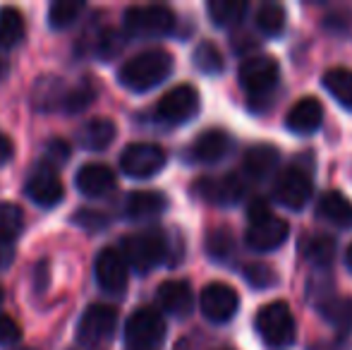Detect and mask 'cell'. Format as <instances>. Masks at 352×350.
Returning <instances> with one entry per match:
<instances>
[{
  "label": "cell",
  "mask_w": 352,
  "mask_h": 350,
  "mask_svg": "<svg viewBox=\"0 0 352 350\" xmlns=\"http://www.w3.org/2000/svg\"><path fill=\"white\" fill-rule=\"evenodd\" d=\"M302 252H305L307 262L319 266V269L321 266H329L336 257V240L324 233L311 235V238L305 243V248H302Z\"/></svg>",
  "instance_id": "29"
},
{
  "label": "cell",
  "mask_w": 352,
  "mask_h": 350,
  "mask_svg": "<svg viewBox=\"0 0 352 350\" xmlns=\"http://www.w3.org/2000/svg\"><path fill=\"white\" fill-rule=\"evenodd\" d=\"M158 307L173 317H187L195 307V295L187 281H166L158 285L156 293Z\"/></svg>",
  "instance_id": "17"
},
{
  "label": "cell",
  "mask_w": 352,
  "mask_h": 350,
  "mask_svg": "<svg viewBox=\"0 0 352 350\" xmlns=\"http://www.w3.org/2000/svg\"><path fill=\"white\" fill-rule=\"evenodd\" d=\"M63 98H65V87L58 77H41L34 87V108L43 113L60 111Z\"/></svg>",
  "instance_id": "24"
},
{
  "label": "cell",
  "mask_w": 352,
  "mask_h": 350,
  "mask_svg": "<svg viewBox=\"0 0 352 350\" xmlns=\"http://www.w3.org/2000/svg\"><path fill=\"white\" fill-rule=\"evenodd\" d=\"M316 214L326 221V223L336 226V228H352V201L343 192L331 190L326 195H321Z\"/></svg>",
  "instance_id": "22"
},
{
  "label": "cell",
  "mask_w": 352,
  "mask_h": 350,
  "mask_svg": "<svg viewBox=\"0 0 352 350\" xmlns=\"http://www.w3.org/2000/svg\"><path fill=\"white\" fill-rule=\"evenodd\" d=\"M237 77L250 96H266L278 85L280 67L271 56H250L242 61Z\"/></svg>",
  "instance_id": "9"
},
{
  "label": "cell",
  "mask_w": 352,
  "mask_h": 350,
  "mask_svg": "<svg viewBox=\"0 0 352 350\" xmlns=\"http://www.w3.org/2000/svg\"><path fill=\"white\" fill-rule=\"evenodd\" d=\"M14 259V245L0 243V269H8Z\"/></svg>",
  "instance_id": "43"
},
{
  "label": "cell",
  "mask_w": 352,
  "mask_h": 350,
  "mask_svg": "<svg viewBox=\"0 0 352 350\" xmlns=\"http://www.w3.org/2000/svg\"><path fill=\"white\" fill-rule=\"evenodd\" d=\"M247 10L250 5L245 0H211L206 5V12L216 27H235L245 19Z\"/></svg>",
  "instance_id": "25"
},
{
  "label": "cell",
  "mask_w": 352,
  "mask_h": 350,
  "mask_svg": "<svg viewBox=\"0 0 352 350\" xmlns=\"http://www.w3.org/2000/svg\"><path fill=\"white\" fill-rule=\"evenodd\" d=\"M127 266L137 269L140 274H148L151 269H156L161 262H166L168 257V238L163 230L148 228L140 230V233H132L127 238H122L120 250Z\"/></svg>",
  "instance_id": "2"
},
{
  "label": "cell",
  "mask_w": 352,
  "mask_h": 350,
  "mask_svg": "<svg viewBox=\"0 0 352 350\" xmlns=\"http://www.w3.org/2000/svg\"><path fill=\"white\" fill-rule=\"evenodd\" d=\"M314 182L302 166H287L274 180V199L290 211H300L311 199Z\"/></svg>",
  "instance_id": "7"
},
{
  "label": "cell",
  "mask_w": 352,
  "mask_h": 350,
  "mask_svg": "<svg viewBox=\"0 0 352 350\" xmlns=\"http://www.w3.org/2000/svg\"><path fill=\"white\" fill-rule=\"evenodd\" d=\"M27 195L34 204L51 209V206H58L63 201L65 187H63V180L51 166H38L27 177Z\"/></svg>",
  "instance_id": "14"
},
{
  "label": "cell",
  "mask_w": 352,
  "mask_h": 350,
  "mask_svg": "<svg viewBox=\"0 0 352 350\" xmlns=\"http://www.w3.org/2000/svg\"><path fill=\"white\" fill-rule=\"evenodd\" d=\"M74 223H79L82 228L87 230H103L108 226V216L101 214V211H94V209H79V214H74Z\"/></svg>",
  "instance_id": "38"
},
{
  "label": "cell",
  "mask_w": 352,
  "mask_h": 350,
  "mask_svg": "<svg viewBox=\"0 0 352 350\" xmlns=\"http://www.w3.org/2000/svg\"><path fill=\"white\" fill-rule=\"evenodd\" d=\"M24 228V214L12 201H0V243L14 245Z\"/></svg>",
  "instance_id": "30"
},
{
  "label": "cell",
  "mask_w": 352,
  "mask_h": 350,
  "mask_svg": "<svg viewBox=\"0 0 352 350\" xmlns=\"http://www.w3.org/2000/svg\"><path fill=\"white\" fill-rule=\"evenodd\" d=\"M175 14L166 5H135L125 12V32L132 39H161L173 34Z\"/></svg>",
  "instance_id": "3"
},
{
  "label": "cell",
  "mask_w": 352,
  "mask_h": 350,
  "mask_svg": "<svg viewBox=\"0 0 352 350\" xmlns=\"http://www.w3.org/2000/svg\"><path fill=\"white\" fill-rule=\"evenodd\" d=\"M168 209V197L156 190H137L125 199V216L132 221H148Z\"/></svg>",
  "instance_id": "21"
},
{
  "label": "cell",
  "mask_w": 352,
  "mask_h": 350,
  "mask_svg": "<svg viewBox=\"0 0 352 350\" xmlns=\"http://www.w3.org/2000/svg\"><path fill=\"white\" fill-rule=\"evenodd\" d=\"M287 235H290L287 221L269 214L259 221H252L245 243H247V248L254 250V252H271V250H278L280 245L285 243Z\"/></svg>",
  "instance_id": "13"
},
{
  "label": "cell",
  "mask_w": 352,
  "mask_h": 350,
  "mask_svg": "<svg viewBox=\"0 0 352 350\" xmlns=\"http://www.w3.org/2000/svg\"><path fill=\"white\" fill-rule=\"evenodd\" d=\"M118 329V314L108 305H89L77 324V343L87 350L106 346Z\"/></svg>",
  "instance_id": "5"
},
{
  "label": "cell",
  "mask_w": 352,
  "mask_h": 350,
  "mask_svg": "<svg viewBox=\"0 0 352 350\" xmlns=\"http://www.w3.org/2000/svg\"><path fill=\"white\" fill-rule=\"evenodd\" d=\"M206 250H209V257L216 259V262L230 259L232 250H235V240H232L230 230H226V228L211 230L209 238H206Z\"/></svg>",
  "instance_id": "35"
},
{
  "label": "cell",
  "mask_w": 352,
  "mask_h": 350,
  "mask_svg": "<svg viewBox=\"0 0 352 350\" xmlns=\"http://www.w3.org/2000/svg\"><path fill=\"white\" fill-rule=\"evenodd\" d=\"M245 278L250 285H254V288H271V285H276V281H278V276H276V271L271 269L269 264H247L245 266Z\"/></svg>",
  "instance_id": "37"
},
{
  "label": "cell",
  "mask_w": 352,
  "mask_h": 350,
  "mask_svg": "<svg viewBox=\"0 0 352 350\" xmlns=\"http://www.w3.org/2000/svg\"><path fill=\"white\" fill-rule=\"evenodd\" d=\"M168 156L166 149L153 142H137L130 144L120 156V171L127 177H137V180H146L161 173L163 166H166Z\"/></svg>",
  "instance_id": "8"
},
{
  "label": "cell",
  "mask_w": 352,
  "mask_h": 350,
  "mask_svg": "<svg viewBox=\"0 0 352 350\" xmlns=\"http://www.w3.org/2000/svg\"><path fill=\"white\" fill-rule=\"evenodd\" d=\"M24 39V17L19 10L5 8L0 12V48H14Z\"/></svg>",
  "instance_id": "28"
},
{
  "label": "cell",
  "mask_w": 352,
  "mask_h": 350,
  "mask_svg": "<svg viewBox=\"0 0 352 350\" xmlns=\"http://www.w3.org/2000/svg\"><path fill=\"white\" fill-rule=\"evenodd\" d=\"M256 333L269 348H287L295 341V317L285 303H269L256 312Z\"/></svg>",
  "instance_id": "4"
},
{
  "label": "cell",
  "mask_w": 352,
  "mask_h": 350,
  "mask_svg": "<svg viewBox=\"0 0 352 350\" xmlns=\"http://www.w3.org/2000/svg\"><path fill=\"white\" fill-rule=\"evenodd\" d=\"M130 266L125 264L122 254L116 248H106L96 257L94 271H96V281L108 295H122L127 290V281H130Z\"/></svg>",
  "instance_id": "12"
},
{
  "label": "cell",
  "mask_w": 352,
  "mask_h": 350,
  "mask_svg": "<svg viewBox=\"0 0 352 350\" xmlns=\"http://www.w3.org/2000/svg\"><path fill=\"white\" fill-rule=\"evenodd\" d=\"M116 135H118L116 122H113L111 118H91V120H87L82 127H79L77 140H79V144H82L84 149L103 151V149H108V146L113 144Z\"/></svg>",
  "instance_id": "23"
},
{
  "label": "cell",
  "mask_w": 352,
  "mask_h": 350,
  "mask_svg": "<svg viewBox=\"0 0 352 350\" xmlns=\"http://www.w3.org/2000/svg\"><path fill=\"white\" fill-rule=\"evenodd\" d=\"M82 12H84L82 0H56L48 8V24L53 29H67L77 22Z\"/></svg>",
  "instance_id": "31"
},
{
  "label": "cell",
  "mask_w": 352,
  "mask_h": 350,
  "mask_svg": "<svg viewBox=\"0 0 352 350\" xmlns=\"http://www.w3.org/2000/svg\"><path fill=\"white\" fill-rule=\"evenodd\" d=\"M22 338V329L8 314H0V348L3 346H14Z\"/></svg>",
  "instance_id": "40"
},
{
  "label": "cell",
  "mask_w": 352,
  "mask_h": 350,
  "mask_svg": "<svg viewBox=\"0 0 352 350\" xmlns=\"http://www.w3.org/2000/svg\"><path fill=\"white\" fill-rule=\"evenodd\" d=\"M122 46H125V39L116 29H103L96 39V53L101 56V61H113L122 51Z\"/></svg>",
  "instance_id": "36"
},
{
  "label": "cell",
  "mask_w": 352,
  "mask_h": 350,
  "mask_svg": "<svg viewBox=\"0 0 352 350\" xmlns=\"http://www.w3.org/2000/svg\"><path fill=\"white\" fill-rule=\"evenodd\" d=\"M43 154H46V166H60L65 164L67 159H70V144H67L65 140H51L46 144V149H43Z\"/></svg>",
  "instance_id": "39"
},
{
  "label": "cell",
  "mask_w": 352,
  "mask_h": 350,
  "mask_svg": "<svg viewBox=\"0 0 352 350\" xmlns=\"http://www.w3.org/2000/svg\"><path fill=\"white\" fill-rule=\"evenodd\" d=\"M12 156H14L12 140H10L8 135H3V132H0V166L10 164V161H12Z\"/></svg>",
  "instance_id": "41"
},
{
  "label": "cell",
  "mask_w": 352,
  "mask_h": 350,
  "mask_svg": "<svg viewBox=\"0 0 352 350\" xmlns=\"http://www.w3.org/2000/svg\"><path fill=\"white\" fill-rule=\"evenodd\" d=\"M321 122H324V106L314 96L300 98L285 116L287 130L295 135H311L319 130Z\"/></svg>",
  "instance_id": "19"
},
{
  "label": "cell",
  "mask_w": 352,
  "mask_h": 350,
  "mask_svg": "<svg viewBox=\"0 0 352 350\" xmlns=\"http://www.w3.org/2000/svg\"><path fill=\"white\" fill-rule=\"evenodd\" d=\"M201 199L211 201V204H237L245 195V177L237 173H226L221 177H204L195 185Z\"/></svg>",
  "instance_id": "15"
},
{
  "label": "cell",
  "mask_w": 352,
  "mask_h": 350,
  "mask_svg": "<svg viewBox=\"0 0 352 350\" xmlns=\"http://www.w3.org/2000/svg\"><path fill=\"white\" fill-rule=\"evenodd\" d=\"M166 338V322L153 307H140L125 322V343L132 350H156Z\"/></svg>",
  "instance_id": "6"
},
{
  "label": "cell",
  "mask_w": 352,
  "mask_h": 350,
  "mask_svg": "<svg viewBox=\"0 0 352 350\" xmlns=\"http://www.w3.org/2000/svg\"><path fill=\"white\" fill-rule=\"evenodd\" d=\"M271 211H269V204H266L264 199H254L250 204V223L252 221H259V219H264V216H269Z\"/></svg>",
  "instance_id": "42"
},
{
  "label": "cell",
  "mask_w": 352,
  "mask_h": 350,
  "mask_svg": "<svg viewBox=\"0 0 352 350\" xmlns=\"http://www.w3.org/2000/svg\"><path fill=\"white\" fill-rule=\"evenodd\" d=\"M22 350H29V348H22Z\"/></svg>",
  "instance_id": "47"
},
{
  "label": "cell",
  "mask_w": 352,
  "mask_h": 350,
  "mask_svg": "<svg viewBox=\"0 0 352 350\" xmlns=\"http://www.w3.org/2000/svg\"><path fill=\"white\" fill-rule=\"evenodd\" d=\"M96 98V89L89 80H82L79 85H74L70 89H65V98H63V111L67 113H82Z\"/></svg>",
  "instance_id": "33"
},
{
  "label": "cell",
  "mask_w": 352,
  "mask_h": 350,
  "mask_svg": "<svg viewBox=\"0 0 352 350\" xmlns=\"http://www.w3.org/2000/svg\"><path fill=\"white\" fill-rule=\"evenodd\" d=\"M280 166V151L274 144H254L247 149L242 171L250 180H266Z\"/></svg>",
  "instance_id": "20"
},
{
  "label": "cell",
  "mask_w": 352,
  "mask_h": 350,
  "mask_svg": "<svg viewBox=\"0 0 352 350\" xmlns=\"http://www.w3.org/2000/svg\"><path fill=\"white\" fill-rule=\"evenodd\" d=\"M324 87L343 108L352 111V70L348 67H333L324 75Z\"/></svg>",
  "instance_id": "27"
},
{
  "label": "cell",
  "mask_w": 352,
  "mask_h": 350,
  "mask_svg": "<svg viewBox=\"0 0 352 350\" xmlns=\"http://www.w3.org/2000/svg\"><path fill=\"white\" fill-rule=\"evenodd\" d=\"M240 307V298L237 290L228 283H209L199 295V309L209 322L213 324H226L237 314Z\"/></svg>",
  "instance_id": "11"
},
{
  "label": "cell",
  "mask_w": 352,
  "mask_h": 350,
  "mask_svg": "<svg viewBox=\"0 0 352 350\" xmlns=\"http://www.w3.org/2000/svg\"><path fill=\"white\" fill-rule=\"evenodd\" d=\"M3 70H5V67H3V63H0V75H3Z\"/></svg>",
  "instance_id": "46"
},
{
  "label": "cell",
  "mask_w": 352,
  "mask_h": 350,
  "mask_svg": "<svg viewBox=\"0 0 352 350\" xmlns=\"http://www.w3.org/2000/svg\"><path fill=\"white\" fill-rule=\"evenodd\" d=\"M173 72V56L161 48L137 53L135 58L122 63L118 70V82L130 91H148V89L163 85Z\"/></svg>",
  "instance_id": "1"
},
{
  "label": "cell",
  "mask_w": 352,
  "mask_h": 350,
  "mask_svg": "<svg viewBox=\"0 0 352 350\" xmlns=\"http://www.w3.org/2000/svg\"><path fill=\"white\" fill-rule=\"evenodd\" d=\"M321 314L329 324H333L340 333L352 331V298H329L319 305Z\"/></svg>",
  "instance_id": "26"
},
{
  "label": "cell",
  "mask_w": 352,
  "mask_h": 350,
  "mask_svg": "<svg viewBox=\"0 0 352 350\" xmlns=\"http://www.w3.org/2000/svg\"><path fill=\"white\" fill-rule=\"evenodd\" d=\"M0 303H3V288H0Z\"/></svg>",
  "instance_id": "45"
},
{
  "label": "cell",
  "mask_w": 352,
  "mask_h": 350,
  "mask_svg": "<svg viewBox=\"0 0 352 350\" xmlns=\"http://www.w3.org/2000/svg\"><path fill=\"white\" fill-rule=\"evenodd\" d=\"M232 149V137L223 130H206L192 142L190 154L197 164H218Z\"/></svg>",
  "instance_id": "18"
},
{
  "label": "cell",
  "mask_w": 352,
  "mask_h": 350,
  "mask_svg": "<svg viewBox=\"0 0 352 350\" xmlns=\"http://www.w3.org/2000/svg\"><path fill=\"white\" fill-rule=\"evenodd\" d=\"M192 61H195L197 70L204 72V75H218V72H223V67H226L223 53L218 51V46L211 41H201L199 46L195 48Z\"/></svg>",
  "instance_id": "32"
},
{
  "label": "cell",
  "mask_w": 352,
  "mask_h": 350,
  "mask_svg": "<svg viewBox=\"0 0 352 350\" xmlns=\"http://www.w3.org/2000/svg\"><path fill=\"white\" fill-rule=\"evenodd\" d=\"M74 185L84 197L98 199V197H108L116 190L118 177L111 166L106 164H84L74 175Z\"/></svg>",
  "instance_id": "16"
},
{
  "label": "cell",
  "mask_w": 352,
  "mask_h": 350,
  "mask_svg": "<svg viewBox=\"0 0 352 350\" xmlns=\"http://www.w3.org/2000/svg\"><path fill=\"white\" fill-rule=\"evenodd\" d=\"M199 113V91L192 85H177L156 103V118L168 125L190 122Z\"/></svg>",
  "instance_id": "10"
},
{
  "label": "cell",
  "mask_w": 352,
  "mask_h": 350,
  "mask_svg": "<svg viewBox=\"0 0 352 350\" xmlns=\"http://www.w3.org/2000/svg\"><path fill=\"white\" fill-rule=\"evenodd\" d=\"M345 264H348V269L352 271V245L348 248V252H345Z\"/></svg>",
  "instance_id": "44"
},
{
  "label": "cell",
  "mask_w": 352,
  "mask_h": 350,
  "mask_svg": "<svg viewBox=\"0 0 352 350\" xmlns=\"http://www.w3.org/2000/svg\"><path fill=\"white\" fill-rule=\"evenodd\" d=\"M256 27L266 36H278L285 29V10L278 3H266L256 12Z\"/></svg>",
  "instance_id": "34"
}]
</instances>
